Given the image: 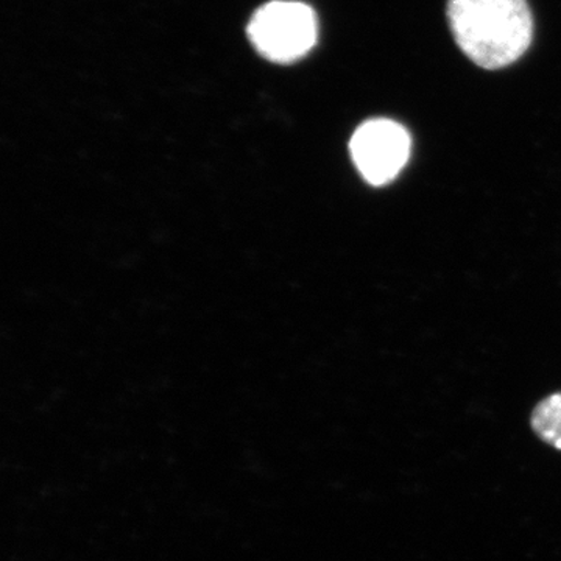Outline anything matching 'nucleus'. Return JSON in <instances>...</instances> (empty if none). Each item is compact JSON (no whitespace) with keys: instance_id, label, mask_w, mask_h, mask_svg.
<instances>
[{"instance_id":"obj_1","label":"nucleus","mask_w":561,"mask_h":561,"mask_svg":"<svg viewBox=\"0 0 561 561\" xmlns=\"http://www.w3.org/2000/svg\"><path fill=\"white\" fill-rule=\"evenodd\" d=\"M448 21L460 50L489 70L519 60L534 36L527 0H448Z\"/></svg>"},{"instance_id":"obj_2","label":"nucleus","mask_w":561,"mask_h":561,"mask_svg":"<svg viewBox=\"0 0 561 561\" xmlns=\"http://www.w3.org/2000/svg\"><path fill=\"white\" fill-rule=\"evenodd\" d=\"M316 13L300 2H271L249 25L251 43L268 60L290 62L305 57L317 41Z\"/></svg>"},{"instance_id":"obj_3","label":"nucleus","mask_w":561,"mask_h":561,"mask_svg":"<svg viewBox=\"0 0 561 561\" xmlns=\"http://www.w3.org/2000/svg\"><path fill=\"white\" fill-rule=\"evenodd\" d=\"M409 131L398 122H364L351 138L350 150L357 171L371 186H383L397 179L411 157Z\"/></svg>"},{"instance_id":"obj_4","label":"nucleus","mask_w":561,"mask_h":561,"mask_svg":"<svg viewBox=\"0 0 561 561\" xmlns=\"http://www.w3.org/2000/svg\"><path fill=\"white\" fill-rule=\"evenodd\" d=\"M530 426L541 442L561 451V391L549 394L535 405Z\"/></svg>"}]
</instances>
